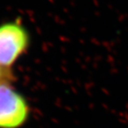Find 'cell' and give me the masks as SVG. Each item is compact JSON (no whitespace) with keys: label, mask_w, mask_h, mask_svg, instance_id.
<instances>
[{"label":"cell","mask_w":128,"mask_h":128,"mask_svg":"<svg viewBox=\"0 0 128 128\" xmlns=\"http://www.w3.org/2000/svg\"><path fill=\"white\" fill-rule=\"evenodd\" d=\"M30 36L18 22L0 25V66L11 68L29 47Z\"/></svg>","instance_id":"cell-1"},{"label":"cell","mask_w":128,"mask_h":128,"mask_svg":"<svg viewBox=\"0 0 128 128\" xmlns=\"http://www.w3.org/2000/svg\"><path fill=\"white\" fill-rule=\"evenodd\" d=\"M29 116L27 100L11 86L0 83V128H19Z\"/></svg>","instance_id":"cell-2"},{"label":"cell","mask_w":128,"mask_h":128,"mask_svg":"<svg viewBox=\"0 0 128 128\" xmlns=\"http://www.w3.org/2000/svg\"><path fill=\"white\" fill-rule=\"evenodd\" d=\"M14 81V73L11 68L0 66V83H11Z\"/></svg>","instance_id":"cell-3"}]
</instances>
